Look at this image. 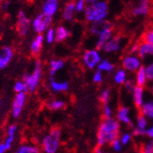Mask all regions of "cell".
Wrapping results in <instances>:
<instances>
[{
    "label": "cell",
    "instance_id": "obj_1",
    "mask_svg": "<svg viewBox=\"0 0 153 153\" xmlns=\"http://www.w3.org/2000/svg\"><path fill=\"white\" fill-rule=\"evenodd\" d=\"M120 128V123L115 118L103 120L97 130V145L98 147L105 146L117 138H119Z\"/></svg>",
    "mask_w": 153,
    "mask_h": 153
},
{
    "label": "cell",
    "instance_id": "obj_2",
    "mask_svg": "<svg viewBox=\"0 0 153 153\" xmlns=\"http://www.w3.org/2000/svg\"><path fill=\"white\" fill-rule=\"evenodd\" d=\"M87 4L85 7V19L89 22H97L106 19L109 12L108 3L105 1H85Z\"/></svg>",
    "mask_w": 153,
    "mask_h": 153
},
{
    "label": "cell",
    "instance_id": "obj_3",
    "mask_svg": "<svg viewBox=\"0 0 153 153\" xmlns=\"http://www.w3.org/2000/svg\"><path fill=\"white\" fill-rule=\"evenodd\" d=\"M60 129L58 128H52L48 136L43 140V148L47 153H55L59 147Z\"/></svg>",
    "mask_w": 153,
    "mask_h": 153
},
{
    "label": "cell",
    "instance_id": "obj_4",
    "mask_svg": "<svg viewBox=\"0 0 153 153\" xmlns=\"http://www.w3.org/2000/svg\"><path fill=\"white\" fill-rule=\"evenodd\" d=\"M40 78V63L37 62L35 70L31 75H24V91L25 92H33L37 86Z\"/></svg>",
    "mask_w": 153,
    "mask_h": 153
},
{
    "label": "cell",
    "instance_id": "obj_5",
    "mask_svg": "<svg viewBox=\"0 0 153 153\" xmlns=\"http://www.w3.org/2000/svg\"><path fill=\"white\" fill-rule=\"evenodd\" d=\"M142 66L141 60L137 57V55L128 54L122 59V67L125 71L128 72H137Z\"/></svg>",
    "mask_w": 153,
    "mask_h": 153
},
{
    "label": "cell",
    "instance_id": "obj_6",
    "mask_svg": "<svg viewBox=\"0 0 153 153\" xmlns=\"http://www.w3.org/2000/svg\"><path fill=\"white\" fill-rule=\"evenodd\" d=\"M82 61L87 68L94 69V67L98 66L102 59L99 51L97 50H88L83 53Z\"/></svg>",
    "mask_w": 153,
    "mask_h": 153
},
{
    "label": "cell",
    "instance_id": "obj_7",
    "mask_svg": "<svg viewBox=\"0 0 153 153\" xmlns=\"http://www.w3.org/2000/svg\"><path fill=\"white\" fill-rule=\"evenodd\" d=\"M148 126H149V120L145 117L140 115L137 117V121L132 128L131 135L133 137L146 136V130L148 128Z\"/></svg>",
    "mask_w": 153,
    "mask_h": 153
},
{
    "label": "cell",
    "instance_id": "obj_8",
    "mask_svg": "<svg viewBox=\"0 0 153 153\" xmlns=\"http://www.w3.org/2000/svg\"><path fill=\"white\" fill-rule=\"evenodd\" d=\"M117 120L119 123H122L126 126L129 127L131 129L134 127V124L132 123V120L130 118V109L128 106H120L117 110Z\"/></svg>",
    "mask_w": 153,
    "mask_h": 153
},
{
    "label": "cell",
    "instance_id": "obj_9",
    "mask_svg": "<svg viewBox=\"0 0 153 153\" xmlns=\"http://www.w3.org/2000/svg\"><path fill=\"white\" fill-rule=\"evenodd\" d=\"M51 23V16L48 15V14H40L38 16L33 23L34 29L37 32H42L46 30V27L50 26Z\"/></svg>",
    "mask_w": 153,
    "mask_h": 153
},
{
    "label": "cell",
    "instance_id": "obj_10",
    "mask_svg": "<svg viewBox=\"0 0 153 153\" xmlns=\"http://www.w3.org/2000/svg\"><path fill=\"white\" fill-rule=\"evenodd\" d=\"M150 11V2L148 0H141L131 10L130 14L134 17H145Z\"/></svg>",
    "mask_w": 153,
    "mask_h": 153
},
{
    "label": "cell",
    "instance_id": "obj_11",
    "mask_svg": "<svg viewBox=\"0 0 153 153\" xmlns=\"http://www.w3.org/2000/svg\"><path fill=\"white\" fill-rule=\"evenodd\" d=\"M112 27H113L112 23H111L107 19H104V20H101V21H97V22L92 23V25L90 27V31L94 35H98L99 36L105 30L112 29Z\"/></svg>",
    "mask_w": 153,
    "mask_h": 153
},
{
    "label": "cell",
    "instance_id": "obj_12",
    "mask_svg": "<svg viewBox=\"0 0 153 153\" xmlns=\"http://www.w3.org/2000/svg\"><path fill=\"white\" fill-rule=\"evenodd\" d=\"M121 45H122V37L115 36L103 47V50L106 53H113L118 51L121 48Z\"/></svg>",
    "mask_w": 153,
    "mask_h": 153
},
{
    "label": "cell",
    "instance_id": "obj_13",
    "mask_svg": "<svg viewBox=\"0 0 153 153\" xmlns=\"http://www.w3.org/2000/svg\"><path fill=\"white\" fill-rule=\"evenodd\" d=\"M132 99L136 107L140 108L145 102V90L143 87L135 86L132 91Z\"/></svg>",
    "mask_w": 153,
    "mask_h": 153
},
{
    "label": "cell",
    "instance_id": "obj_14",
    "mask_svg": "<svg viewBox=\"0 0 153 153\" xmlns=\"http://www.w3.org/2000/svg\"><path fill=\"white\" fill-rule=\"evenodd\" d=\"M30 27V20L25 16L22 11L19 12L18 22H17V30L20 35H26Z\"/></svg>",
    "mask_w": 153,
    "mask_h": 153
},
{
    "label": "cell",
    "instance_id": "obj_15",
    "mask_svg": "<svg viewBox=\"0 0 153 153\" xmlns=\"http://www.w3.org/2000/svg\"><path fill=\"white\" fill-rule=\"evenodd\" d=\"M113 27L112 29H107L105 31H103L99 36H98V39H97L96 42V50H101L103 49V47L108 42V41L113 38Z\"/></svg>",
    "mask_w": 153,
    "mask_h": 153
},
{
    "label": "cell",
    "instance_id": "obj_16",
    "mask_svg": "<svg viewBox=\"0 0 153 153\" xmlns=\"http://www.w3.org/2000/svg\"><path fill=\"white\" fill-rule=\"evenodd\" d=\"M140 115L145 117L148 120L153 121V98L145 100L142 106L140 108Z\"/></svg>",
    "mask_w": 153,
    "mask_h": 153
},
{
    "label": "cell",
    "instance_id": "obj_17",
    "mask_svg": "<svg viewBox=\"0 0 153 153\" xmlns=\"http://www.w3.org/2000/svg\"><path fill=\"white\" fill-rule=\"evenodd\" d=\"M147 56H153V44L148 42L140 43V49L137 51V57L140 60L145 59Z\"/></svg>",
    "mask_w": 153,
    "mask_h": 153
},
{
    "label": "cell",
    "instance_id": "obj_18",
    "mask_svg": "<svg viewBox=\"0 0 153 153\" xmlns=\"http://www.w3.org/2000/svg\"><path fill=\"white\" fill-rule=\"evenodd\" d=\"M24 101H25V94L23 93H19L15 98V101H14L13 104V115L15 117H19L21 110L24 105Z\"/></svg>",
    "mask_w": 153,
    "mask_h": 153
},
{
    "label": "cell",
    "instance_id": "obj_19",
    "mask_svg": "<svg viewBox=\"0 0 153 153\" xmlns=\"http://www.w3.org/2000/svg\"><path fill=\"white\" fill-rule=\"evenodd\" d=\"M12 51L8 47H4L0 50V68H5L12 58Z\"/></svg>",
    "mask_w": 153,
    "mask_h": 153
},
{
    "label": "cell",
    "instance_id": "obj_20",
    "mask_svg": "<svg viewBox=\"0 0 153 153\" xmlns=\"http://www.w3.org/2000/svg\"><path fill=\"white\" fill-rule=\"evenodd\" d=\"M147 77L145 74V67L142 65L138 70L136 72V77H135V83L137 86L143 87L147 85Z\"/></svg>",
    "mask_w": 153,
    "mask_h": 153
},
{
    "label": "cell",
    "instance_id": "obj_21",
    "mask_svg": "<svg viewBox=\"0 0 153 153\" xmlns=\"http://www.w3.org/2000/svg\"><path fill=\"white\" fill-rule=\"evenodd\" d=\"M42 40H43V37L39 35L38 36L31 44V53L33 56L35 57H38L40 51H41V49H42Z\"/></svg>",
    "mask_w": 153,
    "mask_h": 153
},
{
    "label": "cell",
    "instance_id": "obj_22",
    "mask_svg": "<svg viewBox=\"0 0 153 153\" xmlns=\"http://www.w3.org/2000/svg\"><path fill=\"white\" fill-rule=\"evenodd\" d=\"M57 9V1L56 0H49L46 1L43 6V11L45 14L52 16Z\"/></svg>",
    "mask_w": 153,
    "mask_h": 153
},
{
    "label": "cell",
    "instance_id": "obj_23",
    "mask_svg": "<svg viewBox=\"0 0 153 153\" xmlns=\"http://www.w3.org/2000/svg\"><path fill=\"white\" fill-rule=\"evenodd\" d=\"M127 79H128L127 72L123 68L118 69L114 75V82L117 85H124V82L127 81Z\"/></svg>",
    "mask_w": 153,
    "mask_h": 153
},
{
    "label": "cell",
    "instance_id": "obj_24",
    "mask_svg": "<svg viewBox=\"0 0 153 153\" xmlns=\"http://www.w3.org/2000/svg\"><path fill=\"white\" fill-rule=\"evenodd\" d=\"M75 10V3L74 2H69L67 3L65 8H64V12H63V18L66 20H72L73 17H74V12Z\"/></svg>",
    "mask_w": 153,
    "mask_h": 153
},
{
    "label": "cell",
    "instance_id": "obj_25",
    "mask_svg": "<svg viewBox=\"0 0 153 153\" xmlns=\"http://www.w3.org/2000/svg\"><path fill=\"white\" fill-rule=\"evenodd\" d=\"M97 68H98V71L100 72H106V73H111L114 71L115 69V65L107 61V60H103L101 61V62L98 64V66H97Z\"/></svg>",
    "mask_w": 153,
    "mask_h": 153
},
{
    "label": "cell",
    "instance_id": "obj_26",
    "mask_svg": "<svg viewBox=\"0 0 153 153\" xmlns=\"http://www.w3.org/2000/svg\"><path fill=\"white\" fill-rule=\"evenodd\" d=\"M70 36V32H69L65 27L60 26L56 30V41L57 42H61V41L64 40L66 38Z\"/></svg>",
    "mask_w": 153,
    "mask_h": 153
},
{
    "label": "cell",
    "instance_id": "obj_27",
    "mask_svg": "<svg viewBox=\"0 0 153 153\" xmlns=\"http://www.w3.org/2000/svg\"><path fill=\"white\" fill-rule=\"evenodd\" d=\"M99 101L103 104V105H107L109 102V98H110V89L109 88H105L104 89L101 94H99Z\"/></svg>",
    "mask_w": 153,
    "mask_h": 153
},
{
    "label": "cell",
    "instance_id": "obj_28",
    "mask_svg": "<svg viewBox=\"0 0 153 153\" xmlns=\"http://www.w3.org/2000/svg\"><path fill=\"white\" fill-rule=\"evenodd\" d=\"M140 153H153V140H149L143 143L140 147Z\"/></svg>",
    "mask_w": 153,
    "mask_h": 153
},
{
    "label": "cell",
    "instance_id": "obj_29",
    "mask_svg": "<svg viewBox=\"0 0 153 153\" xmlns=\"http://www.w3.org/2000/svg\"><path fill=\"white\" fill-rule=\"evenodd\" d=\"M119 140H120L121 144L123 145V147H124V146H127V145H128V144L131 142V140H132V135H131L129 132H125V133H123V134L119 137Z\"/></svg>",
    "mask_w": 153,
    "mask_h": 153
},
{
    "label": "cell",
    "instance_id": "obj_30",
    "mask_svg": "<svg viewBox=\"0 0 153 153\" xmlns=\"http://www.w3.org/2000/svg\"><path fill=\"white\" fill-rule=\"evenodd\" d=\"M63 66V62L62 61H52L51 62V75L52 76L58 70Z\"/></svg>",
    "mask_w": 153,
    "mask_h": 153
},
{
    "label": "cell",
    "instance_id": "obj_31",
    "mask_svg": "<svg viewBox=\"0 0 153 153\" xmlns=\"http://www.w3.org/2000/svg\"><path fill=\"white\" fill-rule=\"evenodd\" d=\"M103 116H104V120L113 118V111L108 104L104 105V106H103Z\"/></svg>",
    "mask_w": 153,
    "mask_h": 153
},
{
    "label": "cell",
    "instance_id": "obj_32",
    "mask_svg": "<svg viewBox=\"0 0 153 153\" xmlns=\"http://www.w3.org/2000/svg\"><path fill=\"white\" fill-rule=\"evenodd\" d=\"M51 86L55 91H65L68 89V83L67 82H56L53 80L51 81Z\"/></svg>",
    "mask_w": 153,
    "mask_h": 153
},
{
    "label": "cell",
    "instance_id": "obj_33",
    "mask_svg": "<svg viewBox=\"0 0 153 153\" xmlns=\"http://www.w3.org/2000/svg\"><path fill=\"white\" fill-rule=\"evenodd\" d=\"M144 67H145V74H146L147 81L153 82V62Z\"/></svg>",
    "mask_w": 153,
    "mask_h": 153
},
{
    "label": "cell",
    "instance_id": "obj_34",
    "mask_svg": "<svg viewBox=\"0 0 153 153\" xmlns=\"http://www.w3.org/2000/svg\"><path fill=\"white\" fill-rule=\"evenodd\" d=\"M144 42H148L150 44H153V27L149 29L143 35Z\"/></svg>",
    "mask_w": 153,
    "mask_h": 153
},
{
    "label": "cell",
    "instance_id": "obj_35",
    "mask_svg": "<svg viewBox=\"0 0 153 153\" xmlns=\"http://www.w3.org/2000/svg\"><path fill=\"white\" fill-rule=\"evenodd\" d=\"M110 146H111V148H112V149L117 153H119L123 150V145L121 144L119 138H117V140H113L110 143Z\"/></svg>",
    "mask_w": 153,
    "mask_h": 153
},
{
    "label": "cell",
    "instance_id": "obj_36",
    "mask_svg": "<svg viewBox=\"0 0 153 153\" xmlns=\"http://www.w3.org/2000/svg\"><path fill=\"white\" fill-rule=\"evenodd\" d=\"M124 88L127 92L128 93H132L133 89L135 88L136 86V83H135V81L132 80V79H127V81L124 82Z\"/></svg>",
    "mask_w": 153,
    "mask_h": 153
},
{
    "label": "cell",
    "instance_id": "obj_37",
    "mask_svg": "<svg viewBox=\"0 0 153 153\" xmlns=\"http://www.w3.org/2000/svg\"><path fill=\"white\" fill-rule=\"evenodd\" d=\"M16 153H39V151L38 149H36L34 147L24 146V147H21L19 149H18V151Z\"/></svg>",
    "mask_w": 153,
    "mask_h": 153
},
{
    "label": "cell",
    "instance_id": "obj_38",
    "mask_svg": "<svg viewBox=\"0 0 153 153\" xmlns=\"http://www.w3.org/2000/svg\"><path fill=\"white\" fill-rule=\"evenodd\" d=\"M48 105L51 109L57 110V109H61V108L64 107L65 104L62 101H51V102H50V104Z\"/></svg>",
    "mask_w": 153,
    "mask_h": 153
},
{
    "label": "cell",
    "instance_id": "obj_39",
    "mask_svg": "<svg viewBox=\"0 0 153 153\" xmlns=\"http://www.w3.org/2000/svg\"><path fill=\"white\" fill-rule=\"evenodd\" d=\"M93 80H94V82L95 83H101V82H103V80H104L102 72H100V71L97 70V71L94 73V76H93Z\"/></svg>",
    "mask_w": 153,
    "mask_h": 153
},
{
    "label": "cell",
    "instance_id": "obj_40",
    "mask_svg": "<svg viewBox=\"0 0 153 153\" xmlns=\"http://www.w3.org/2000/svg\"><path fill=\"white\" fill-rule=\"evenodd\" d=\"M85 1H83V0H79V1H77L75 3V10L77 12H82L83 10H85Z\"/></svg>",
    "mask_w": 153,
    "mask_h": 153
},
{
    "label": "cell",
    "instance_id": "obj_41",
    "mask_svg": "<svg viewBox=\"0 0 153 153\" xmlns=\"http://www.w3.org/2000/svg\"><path fill=\"white\" fill-rule=\"evenodd\" d=\"M138 49H140V43H138V42L133 43L132 46H131L130 49H129V54H131V55H136V54H137Z\"/></svg>",
    "mask_w": 153,
    "mask_h": 153
},
{
    "label": "cell",
    "instance_id": "obj_42",
    "mask_svg": "<svg viewBox=\"0 0 153 153\" xmlns=\"http://www.w3.org/2000/svg\"><path fill=\"white\" fill-rule=\"evenodd\" d=\"M146 136L150 140H153V125L150 127H148V128L146 130Z\"/></svg>",
    "mask_w": 153,
    "mask_h": 153
},
{
    "label": "cell",
    "instance_id": "obj_43",
    "mask_svg": "<svg viewBox=\"0 0 153 153\" xmlns=\"http://www.w3.org/2000/svg\"><path fill=\"white\" fill-rule=\"evenodd\" d=\"M53 36H54V31L52 29H51L49 31H48V34H47V40L49 43H51L52 40H53Z\"/></svg>",
    "mask_w": 153,
    "mask_h": 153
},
{
    "label": "cell",
    "instance_id": "obj_44",
    "mask_svg": "<svg viewBox=\"0 0 153 153\" xmlns=\"http://www.w3.org/2000/svg\"><path fill=\"white\" fill-rule=\"evenodd\" d=\"M24 90V85L22 82H17L16 85H15V91L19 92V93H21L22 91Z\"/></svg>",
    "mask_w": 153,
    "mask_h": 153
},
{
    "label": "cell",
    "instance_id": "obj_45",
    "mask_svg": "<svg viewBox=\"0 0 153 153\" xmlns=\"http://www.w3.org/2000/svg\"><path fill=\"white\" fill-rule=\"evenodd\" d=\"M94 153H106V152H105V151L102 149L101 147H98V146H97V147L94 149Z\"/></svg>",
    "mask_w": 153,
    "mask_h": 153
},
{
    "label": "cell",
    "instance_id": "obj_46",
    "mask_svg": "<svg viewBox=\"0 0 153 153\" xmlns=\"http://www.w3.org/2000/svg\"><path fill=\"white\" fill-rule=\"evenodd\" d=\"M6 149L5 144H0V153H3Z\"/></svg>",
    "mask_w": 153,
    "mask_h": 153
},
{
    "label": "cell",
    "instance_id": "obj_47",
    "mask_svg": "<svg viewBox=\"0 0 153 153\" xmlns=\"http://www.w3.org/2000/svg\"><path fill=\"white\" fill-rule=\"evenodd\" d=\"M149 91H150V94H151V95L153 96V85L150 86V88H149Z\"/></svg>",
    "mask_w": 153,
    "mask_h": 153
},
{
    "label": "cell",
    "instance_id": "obj_48",
    "mask_svg": "<svg viewBox=\"0 0 153 153\" xmlns=\"http://www.w3.org/2000/svg\"><path fill=\"white\" fill-rule=\"evenodd\" d=\"M124 153H134V152H132V151H128V152H124Z\"/></svg>",
    "mask_w": 153,
    "mask_h": 153
}]
</instances>
